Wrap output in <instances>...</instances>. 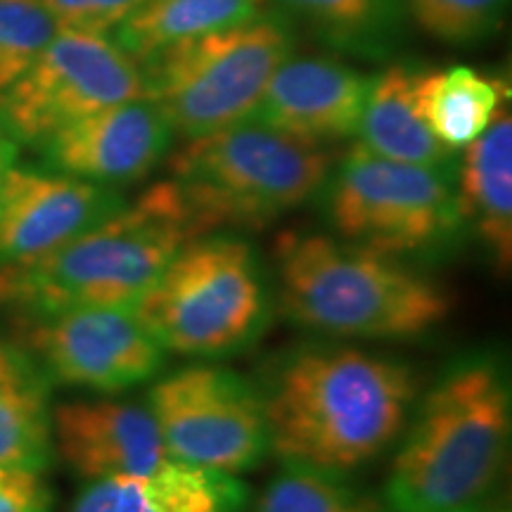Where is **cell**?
I'll return each mask as SVG.
<instances>
[{
	"label": "cell",
	"mask_w": 512,
	"mask_h": 512,
	"mask_svg": "<svg viewBox=\"0 0 512 512\" xmlns=\"http://www.w3.org/2000/svg\"><path fill=\"white\" fill-rule=\"evenodd\" d=\"M259 389L273 456L347 477L401 437L418 401L406 361L349 344L287 351Z\"/></svg>",
	"instance_id": "obj_1"
},
{
	"label": "cell",
	"mask_w": 512,
	"mask_h": 512,
	"mask_svg": "<svg viewBox=\"0 0 512 512\" xmlns=\"http://www.w3.org/2000/svg\"><path fill=\"white\" fill-rule=\"evenodd\" d=\"M408 422L384 489L392 512H501L512 441L501 356L475 351L448 363Z\"/></svg>",
	"instance_id": "obj_2"
},
{
	"label": "cell",
	"mask_w": 512,
	"mask_h": 512,
	"mask_svg": "<svg viewBox=\"0 0 512 512\" xmlns=\"http://www.w3.org/2000/svg\"><path fill=\"white\" fill-rule=\"evenodd\" d=\"M280 309L337 339H415L444 323L451 292L399 256L337 235L287 230L273 245Z\"/></svg>",
	"instance_id": "obj_3"
},
{
	"label": "cell",
	"mask_w": 512,
	"mask_h": 512,
	"mask_svg": "<svg viewBox=\"0 0 512 512\" xmlns=\"http://www.w3.org/2000/svg\"><path fill=\"white\" fill-rule=\"evenodd\" d=\"M192 238L188 211L166 178L55 252L0 266V311L36 318L81 306H138Z\"/></svg>",
	"instance_id": "obj_4"
},
{
	"label": "cell",
	"mask_w": 512,
	"mask_h": 512,
	"mask_svg": "<svg viewBox=\"0 0 512 512\" xmlns=\"http://www.w3.org/2000/svg\"><path fill=\"white\" fill-rule=\"evenodd\" d=\"M330 152L256 119L192 138L169 162L195 238L271 226L328 185Z\"/></svg>",
	"instance_id": "obj_5"
},
{
	"label": "cell",
	"mask_w": 512,
	"mask_h": 512,
	"mask_svg": "<svg viewBox=\"0 0 512 512\" xmlns=\"http://www.w3.org/2000/svg\"><path fill=\"white\" fill-rule=\"evenodd\" d=\"M271 290L252 242L209 233L178 249L136 309L166 354L216 361L264 335L273 313Z\"/></svg>",
	"instance_id": "obj_6"
},
{
	"label": "cell",
	"mask_w": 512,
	"mask_h": 512,
	"mask_svg": "<svg viewBox=\"0 0 512 512\" xmlns=\"http://www.w3.org/2000/svg\"><path fill=\"white\" fill-rule=\"evenodd\" d=\"M292 46V27L275 15L176 43L143 62L147 98L185 140L221 131L252 119Z\"/></svg>",
	"instance_id": "obj_7"
},
{
	"label": "cell",
	"mask_w": 512,
	"mask_h": 512,
	"mask_svg": "<svg viewBox=\"0 0 512 512\" xmlns=\"http://www.w3.org/2000/svg\"><path fill=\"white\" fill-rule=\"evenodd\" d=\"M328 219L337 238L380 254L427 256L460 233L453 174L377 157L354 145L328 178Z\"/></svg>",
	"instance_id": "obj_8"
},
{
	"label": "cell",
	"mask_w": 512,
	"mask_h": 512,
	"mask_svg": "<svg viewBox=\"0 0 512 512\" xmlns=\"http://www.w3.org/2000/svg\"><path fill=\"white\" fill-rule=\"evenodd\" d=\"M147 98L133 55L102 34L60 29L34 64L0 93V128L22 145H43L88 114Z\"/></svg>",
	"instance_id": "obj_9"
},
{
	"label": "cell",
	"mask_w": 512,
	"mask_h": 512,
	"mask_svg": "<svg viewBox=\"0 0 512 512\" xmlns=\"http://www.w3.org/2000/svg\"><path fill=\"white\" fill-rule=\"evenodd\" d=\"M147 408L178 463L242 475L271 453L264 394L230 368L195 363L159 377Z\"/></svg>",
	"instance_id": "obj_10"
},
{
	"label": "cell",
	"mask_w": 512,
	"mask_h": 512,
	"mask_svg": "<svg viewBox=\"0 0 512 512\" xmlns=\"http://www.w3.org/2000/svg\"><path fill=\"white\" fill-rule=\"evenodd\" d=\"M19 347L34 356L53 384L119 394L157 380L166 349L136 306H81L17 318Z\"/></svg>",
	"instance_id": "obj_11"
},
{
	"label": "cell",
	"mask_w": 512,
	"mask_h": 512,
	"mask_svg": "<svg viewBox=\"0 0 512 512\" xmlns=\"http://www.w3.org/2000/svg\"><path fill=\"white\" fill-rule=\"evenodd\" d=\"M124 204L117 188L12 164L0 190V266L55 252Z\"/></svg>",
	"instance_id": "obj_12"
},
{
	"label": "cell",
	"mask_w": 512,
	"mask_h": 512,
	"mask_svg": "<svg viewBox=\"0 0 512 512\" xmlns=\"http://www.w3.org/2000/svg\"><path fill=\"white\" fill-rule=\"evenodd\" d=\"M174 128L152 98L93 112L38 145L48 169L107 188L143 181L162 164Z\"/></svg>",
	"instance_id": "obj_13"
},
{
	"label": "cell",
	"mask_w": 512,
	"mask_h": 512,
	"mask_svg": "<svg viewBox=\"0 0 512 512\" xmlns=\"http://www.w3.org/2000/svg\"><path fill=\"white\" fill-rule=\"evenodd\" d=\"M53 451L83 482L147 475L171 460L147 403L105 394L53 408Z\"/></svg>",
	"instance_id": "obj_14"
},
{
	"label": "cell",
	"mask_w": 512,
	"mask_h": 512,
	"mask_svg": "<svg viewBox=\"0 0 512 512\" xmlns=\"http://www.w3.org/2000/svg\"><path fill=\"white\" fill-rule=\"evenodd\" d=\"M373 79L335 57H287L252 114L306 143H337L358 133Z\"/></svg>",
	"instance_id": "obj_15"
},
{
	"label": "cell",
	"mask_w": 512,
	"mask_h": 512,
	"mask_svg": "<svg viewBox=\"0 0 512 512\" xmlns=\"http://www.w3.org/2000/svg\"><path fill=\"white\" fill-rule=\"evenodd\" d=\"M247 503L238 475L169 460L147 475L86 482L69 512H245Z\"/></svg>",
	"instance_id": "obj_16"
},
{
	"label": "cell",
	"mask_w": 512,
	"mask_h": 512,
	"mask_svg": "<svg viewBox=\"0 0 512 512\" xmlns=\"http://www.w3.org/2000/svg\"><path fill=\"white\" fill-rule=\"evenodd\" d=\"M456 204L460 226L470 228L498 271L512 264V117L501 107L489 128L467 145Z\"/></svg>",
	"instance_id": "obj_17"
},
{
	"label": "cell",
	"mask_w": 512,
	"mask_h": 512,
	"mask_svg": "<svg viewBox=\"0 0 512 512\" xmlns=\"http://www.w3.org/2000/svg\"><path fill=\"white\" fill-rule=\"evenodd\" d=\"M418 79L420 72L403 64H394L373 79L358 124V145L377 157L456 174V150L441 143L422 117Z\"/></svg>",
	"instance_id": "obj_18"
},
{
	"label": "cell",
	"mask_w": 512,
	"mask_h": 512,
	"mask_svg": "<svg viewBox=\"0 0 512 512\" xmlns=\"http://www.w3.org/2000/svg\"><path fill=\"white\" fill-rule=\"evenodd\" d=\"M50 389L34 356L0 339V465L46 472L53 463Z\"/></svg>",
	"instance_id": "obj_19"
},
{
	"label": "cell",
	"mask_w": 512,
	"mask_h": 512,
	"mask_svg": "<svg viewBox=\"0 0 512 512\" xmlns=\"http://www.w3.org/2000/svg\"><path fill=\"white\" fill-rule=\"evenodd\" d=\"M266 5L268 0H145L117 27V43L145 62L176 43L252 22Z\"/></svg>",
	"instance_id": "obj_20"
},
{
	"label": "cell",
	"mask_w": 512,
	"mask_h": 512,
	"mask_svg": "<svg viewBox=\"0 0 512 512\" xmlns=\"http://www.w3.org/2000/svg\"><path fill=\"white\" fill-rule=\"evenodd\" d=\"M508 100L503 81L489 79L472 67L422 72L418 105L427 126L441 143L460 150L482 136Z\"/></svg>",
	"instance_id": "obj_21"
},
{
	"label": "cell",
	"mask_w": 512,
	"mask_h": 512,
	"mask_svg": "<svg viewBox=\"0 0 512 512\" xmlns=\"http://www.w3.org/2000/svg\"><path fill=\"white\" fill-rule=\"evenodd\" d=\"M351 53H384L399 31L396 0H280Z\"/></svg>",
	"instance_id": "obj_22"
},
{
	"label": "cell",
	"mask_w": 512,
	"mask_h": 512,
	"mask_svg": "<svg viewBox=\"0 0 512 512\" xmlns=\"http://www.w3.org/2000/svg\"><path fill=\"white\" fill-rule=\"evenodd\" d=\"M256 512H392L387 501L351 484L347 475L283 465L259 498Z\"/></svg>",
	"instance_id": "obj_23"
},
{
	"label": "cell",
	"mask_w": 512,
	"mask_h": 512,
	"mask_svg": "<svg viewBox=\"0 0 512 512\" xmlns=\"http://www.w3.org/2000/svg\"><path fill=\"white\" fill-rule=\"evenodd\" d=\"M510 0H403L420 31L446 46H475L501 29Z\"/></svg>",
	"instance_id": "obj_24"
},
{
	"label": "cell",
	"mask_w": 512,
	"mask_h": 512,
	"mask_svg": "<svg viewBox=\"0 0 512 512\" xmlns=\"http://www.w3.org/2000/svg\"><path fill=\"white\" fill-rule=\"evenodd\" d=\"M57 31L41 0H0V93L27 72Z\"/></svg>",
	"instance_id": "obj_25"
},
{
	"label": "cell",
	"mask_w": 512,
	"mask_h": 512,
	"mask_svg": "<svg viewBox=\"0 0 512 512\" xmlns=\"http://www.w3.org/2000/svg\"><path fill=\"white\" fill-rule=\"evenodd\" d=\"M55 24L67 31L102 34L117 31L121 22L136 12L145 0H41Z\"/></svg>",
	"instance_id": "obj_26"
},
{
	"label": "cell",
	"mask_w": 512,
	"mask_h": 512,
	"mask_svg": "<svg viewBox=\"0 0 512 512\" xmlns=\"http://www.w3.org/2000/svg\"><path fill=\"white\" fill-rule=\"evenodd\" d=\"M0 512H53V491L43 472L0 465Z\"/></svg>",
	"instance_id": "obj_27"
},
{
	"label": "cell",
	"mask_w": 512,
	"mask_h": 512,
	"mask_svg": "<svg viewBox=\"0 0 512 512\" xmlns=\"http://www.w3.org/2000/svg\"><path fill=\"white\" fill-rule=\"evenodd\" d=\"M15 157H17V143L5 136V131L0 128V190H3L5 176H8L10 166L15 164Z\"/></svg>",
	"instance_id": "obj_28"
}]
</instances>
